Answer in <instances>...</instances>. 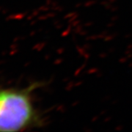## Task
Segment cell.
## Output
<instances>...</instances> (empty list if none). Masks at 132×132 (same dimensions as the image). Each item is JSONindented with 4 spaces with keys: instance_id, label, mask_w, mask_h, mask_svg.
<instances>
[{
    "instance_id": "1",
    "label": "cell",
    "mask_w": 132,
    "mask_h": 132,
    "mask_svg": "<svg viewBox=\"0 0 132 132\" xmlns=\"http://www.w3.org/2000/svg\"><path fill=\"white\" fill-rule=\"evenodd\" d=\"M39 85L35 83L23 90L0 89V131H19L40 126L31 95Z\"/></svg>"
}]
</instances>
